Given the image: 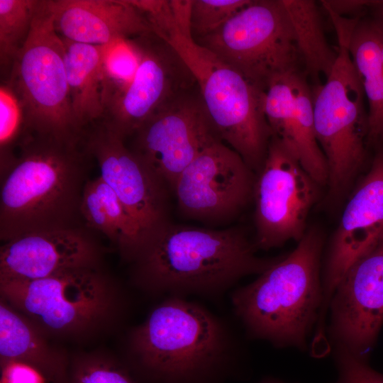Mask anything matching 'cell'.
<instances>
[{"label":"cell","instance_id":"obj_1","mask_svg":"<svg viewBox=\"0 0 383 383\" xmlns=\"http://www.w3.org/2000/svg\"><path fill=\"white\" fill-rule=\"evenodd\" d=\"M95 162L80 135L23 133L0 157V238L86 227L81 203Z\"/></svg>","mask_w":383,"mask_h":383},{"label":"cell","instance_id":"obj_2","mask_svg":"<svg viewBox=\"0 0 383 383\" xmlns=\"http://www.w3.org/2000/svg\"><path fill=\"white\" fill-rule=\"evenodd\" d=\"M190 6L180 3L155 34L179 55L192 74L211 123L225 144L257 174L272 137L264 111L265 91L193 38Z\"/></svg>","mask_w":383,"mask_h":383},{"label":"cell","instance_id":"obj_3","mask_svg":"<svg viewBox=\"0 0 383 383\" xmlns=\"http://www.w3.org/2000/svg\"><path fill=\"white\" fill-rule=\"evenodd\" d=\"M255 247L238 227L213 229L170 222L140 241L133 256L136 277L156 289H221L262 273L277 260L257 257Z\"/></svg>","mask_w":383,"mask_h":383},{"label":"cell","instance_id":"obj_4","mask_svg":"<svg viewBox=\"0 0 383 383\" xmlns=\"http://www.w3.org/2000/svg\"><path fill=\"white\" fill-rule=\"evenodd\" d=\"M322 247L319 231H306L292 252L233 294L236 313L254 335L277 346L306 348L323 300Z\"/></svg>","mask_w":383,"mask_h":383},{"label":"cell","instance_id":"obj_5","mask_svg":"<svg viewBox=\"0 0 383 383\" xmlns=\"http://www.w3.org/2000/svg\"><path fill=\"white\" fill-rule=\"evenodd\" d=\"M326 12L336 32L337 57L326 82L312 89L316 135L326 160L328 196L335 201L347 192L365 164L368 113L349 51L358 18Z\"/></svg>","mask_w":383,"mask_h":383},{"label":"cell","instance_id":"obj_6","mask_svg":"<svg viewBox=\"0 0 383 383\" xmlns=\"http://www.w3.org/2000/svg\"><path fill=\"white\" fill-rule=\"evenodd\" d=\"M6 84L23 114V133L59 137L80 135L67 84L65 45L47 0H38L28 38L12 65Z\"/></svg>","mask_w":383,"mask_h":383},{"label":"cell","instance_id":"obj_7","mask_svg":"<svg viewBox=\"0 0 383 383\" xmlns=\"http://www.w3.org/2000/svg\"><path fill=\"white\" fill-rule=\"evenodd\" d=\"M195 40L265 90L274 77L304 70L282 0H251L217 30Z\"/></svg>","mask_w":383,"mask_h":383},{"label":"cell","instance_id":"obj_8","mask_svg":"<svg viewBox=\"0 0 383 383\" xmlns=\"http://www.w3.org/2000/svg\"><path fill=\"white\" fill-rule=\"evenodd\" d=\"M133 345L142 365L152 373L181 379L214 362L223 345V333L202 308L173 298L157 306L135 330Z\"/></svg>","mask_w":383,"mask_h":383},{"label":"cell","instance_id":"obj_9","mask_svg":"<svg viewBox=\"0 0 383 383\" xmlns=\"http://www.w3.org/2000/svg\"><path fill=\"white\" fill-rule=\"evenodd\" d=\"M321 186L272 136L264 164L256 174L255 246L268 250L288 240L299 242Z\"/></svg>","mask_w":383,"mask_h":383},{"label":"cell","instance_id":"obj_10","mask_svg":"<svg viewBox=\"0 0 383 383\" xmlns=\"http://www.w3.org/2000/svg\"><path fill=\"white\" fill-rule=\"evenodd\" d=\"M128 138V148L172 193L187 167L220 140L192 89L161 106Z\"/></svg>","mask_w":383,"mask_h":383},{"label":"cell","instance_id":"obj_11","mask_svg":"<svg viewBox=\"0 0 383 383\" xmlns=\"http://www.w3.org/2000/svg\"><path fill=\"white\" fill-rule=\"evenodd\" d=\"M255 180L240 155L218 140L182 172L173 193L184 218L221 224L235 218L253 201Z\"/></svg>","mask_w":383,"mask_h":383},{"label":"cell","instance_id":"obj_12","mask_svg":"<svg viewBox=\"0 0 383 383\" xmlns=\"http://www.w3.org/2000/svg\"><path fill=\"white\" fill-rule=\"evenodd\" d=\"M0 288L17 309L57 332L88 326L109 305L106 283L96 268L69 270L37 279L0 280Z\"/></svg>","mask_w":383,"mask_h":383},{"label":"cell","instance_id":"obj_13","mask_svg":"<svg viewBox=\"0 0 383 383\" xmlns=\"http://www.w3.org/2000/svg\"><path fill=\"white\" fill-rule=\"evenodd\" d=\"M82 137L99 176L116 193L137 228L139 243L171 222L172 192L128 148L122 136L100 119L86 126Z\"/></svg>","mask_w":383,"mask_h":383},{"label":"cell","instance_id":"obj_14","mask_svg":"<svg viewBox=\"0 0 383 383\" xmlns=\"http://www.w3.org/2000/svg\"><path fill=\"white\" fill-rule=\"evenodd\" d=\"M142 58L126 89L104 109L103 122L125 140L157 109L196 82L176 52L154 33L139 36Z\"/></svg>","mask_w":383,"mask_h":383},{"label":"cell","instance_id":"obj_15","mask_svg":"<svg viewBox=\"0 0 383 383\" xmlns=\"http://www.w3.org/2000/svg\"><path fill=\"white\" fill-rule=\"evenodd\" d=\"M353 192L332 236L326 260L318 319L346 272L383 240V146Z\"/></svg>","mask_w":383,"mask_h":383},{"label":"cell","instance_id":"obj_16","mask_svg":"<svg viewBox=\"0 0 383 383\" xmlns=\"http://www.w3.org/2000/svg\"><path fill=\"white\" fill-rule=\"evenodd\" d=\"M329 306L338 348L367 359L383 325V240L346 272Z\"/></svg>","mask_w":383,"mask_h":383},{"label":"cell","instance_id":"obj_17","mask_svg":"<svg viewBox=\"0 0 383 383\" xmlns=\"http://www.w3.org/2000/svg\"><path fill=\"white\" fill-rule=\"evenodd\" d=\"M306 76L296 69L274 77L265 91L264 111L272 136L321 186L327 184L328 168L316 135L313 89Z\"/></svg>","mask_w":383,"mask_h":383},{"label":"cell","instance_id":"obj_18","mask_svg":"<svg viewBox=\"0 0 383 383\" xmlns=\"http://www.w3.org/2000/svg\"><path fill=\"white\" fill-rule=\"evenodd\" d=\"M87 227L30 233L4 243L0 280H30L96 268L99 249Z\"/></svg>","mask_w":383,"mask_h":383},{"label":"cell","instance_id":"obj_19","mask_svg":"<svg viewBox=\"0 0 383 383\" xmlns=\"http://www.w3.org/2000/svg\"><path fill=\"white\" fill-rule=\"evenodd\" d=\"M57 33L67 40L106 45L152 32L145 14L131 1L47 0Z\"/></svg>","mask_w":383,"mask_h":383},{"label":"cell","instance_id":"obj_20","mask_svg":"<svg viewBox=\"0 0 383 383\" xmlns=\"http://www.w3.org/2000/svg\"><path fill=\"white\" fill-rule=\"evenodd\" d=\"M349 51L368 103V145L383 146V23L375 16H360Z\"/></svg>","mask_w":383,"mask_h":383},{"label":"cell","instance_id":"obj_21","mask_svg":"<svg viewBox=\"0 0 383 383\" xmlns=\"http://www.w3.org/2000/svg\"><path fill=\"white\" fill-rule=\"evenodd\" d=\"M62 38L72 111L78 128L82 131L104 116L102 47Z\"/></svg>","mask_w":383,"mask_h":383},{"label":"cell","instance_id":"obj_22","mask_svg":"<svg viewBox=\"0 0 383 383\" xmlns=\"http://www.w3.org/2000/svg\"><path fill=\"white\" fill-rule=\"evenodd\" d=\"M294 32L306 74L330 73L337 57L328 44L317 5L310 0H282Z\"/></svg>","mask_w":383,"mask_h":383},{"label":"cell","instance_id":"obj_23","mask_svg":"<svg viewBox=\"0 0 383 383\" xmlns=\"http://www.w3.org/2000/svg\"><path fill=\"white\" fill-rule=\"evenodd\" d=\"M1 362L18 360L29 363L48 377L61 372V366L42 339L19 315L2 301L0 304Z\"/></svg>","mask_w":383,"mask_h":383},{"label":"cell","instance_id":"obj_24","mask_svg":"<svg viewBox=\"0 0 383 383\" xmlns=\"http://www.w3.org/2000/svg\"><path fill=\"white\" fill-rule=\"evenodd\" d=\"M101 47L102 100L105 109L132 82L141 62L142 48L139 36L118 38Z\"/></svg>","mask_w":383,"mask_h":383},{"label":"cell","instance_id":"obj_25","mask_svg":"<svg viewBox=\"0 0 383 383\" xmlns=\"http://www.w3.org/2000/svg\"><path fill=\"white\" fill-rule=\"evenodd\" d=\"M38 0H0V64L5 82L25 45Z\"/></svg>","mask_w":383,"mask_h":383},{"label":"cell","instance_id":"obj_26","mask_svg":"<svg viewBox=\"0 0 383 383\" xmlns=\"http://www.w3.org/2000/svg\"><path fill=\"white\" fill-rule=\"evenodd\" d=\"M251 0H192L190 30L195 40L220 28Z\"/></svg>","mask_w":383,"mask_h":383},{"label":"cell","instance_id":"obj_27","mask_svg":"<svg viewBox=\"0 0 383 383\" xmlns=\"http://www.w3.org/2000/svg\"><path fill=\"white\" fill-rule=\"evenodd\" d=\"M23 131L21 106L8 86H0V156L9 153Z\"/></svg>","mask_w":383,"mask_h":383},{"label":"cell","instance_id":"obj_28","mask_svg":"<svg viewBox=\"0 0 383 383\" xmlns=\"http://www.w3.org/2000/svg\"><path fill=\"white\" fill-rule=\"evenodd\" d=\"M335 360L338 377L334 383H383V374L373 370L366 358L338 348Z\"/></svg>","mask_w":383,"mask_h":383},{"label":"cell","instance_id":"obj_29","mask_svg":"<svg viewBox=\"0 0 383 383\" xmlns=\"http://www.w3.org/2000/svg\"><path fill=\"white\" fill-rule=\"evenodd\" d=\"M81 213L87 228L103 233L116 244V239L113 229L93 179H89L84 187L81 203Z\"/></svg>","mask_w":383,"mask_h":383},{"label":"cell","instance_id":"obj_30","mask_svg":"<svg viewBox=\"0 0 383 383\" xmlns=\"http://www.w3.org/2000/svg\"><path fill=\"white\" fill-rule=\"evenodd\" d=\"M68 383H135L130 375L116 365L92 361L84 362L74 371Z\"/></svg>","mask_w":383,"mask_h":383},{"label":"cell","instance_id":"obj_31","mask_svg":"<svg viewBox=\"0 0 383 383\" xmlns=\"http://www.w3.org/2000/svg\"><path fill=\"white\" fill-rule=\"evenodd\" d=\"M1 362V383H47L48 377L38 367L18 360Z\"/></svg>","mask_w":383,"mask_h":383},{"label":"cell","instance_id":"obj_32","mask_svg":"<svg viewBox=\"0 0 383 383\" xmlns=\"http://www.w3.org/2000/svg\"><path fill=\"white\" fill-rule=\"evenodd\" d=\"M375 1H323L322 4L337 14L343 16L348 13H357L363 9L371 8Z\"/></svg>","mask_w":383,"mask_h":383},{"label":"cell","instance_id":"obj_33","mask_svg":"<svg viewBox=\"0 0 383 383\" xmlns=\"http://www.w3.org/2000/svg\"><path fill=\"white\" fill-rule=\"evenodd\" d=\"M371 9L373 11L374 16L383 23V1H375Z\"/></svg>","mask_w":383,"mask_h":383},{"label":"cell","instance_id":"obj_34","mask_svg":"<svg viewBox=\"0 0 383 383\" xmlns=\"http://www.w3.org/2000/svg\"><path fill=\"white\" fill-rule=\"evenodd\" d=\"M261 383H284V382H282L277 379H270L264 380Z\"/></svg>","mask_w":383,"mask_h":383}]
</instances>
